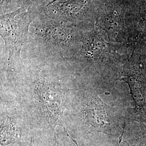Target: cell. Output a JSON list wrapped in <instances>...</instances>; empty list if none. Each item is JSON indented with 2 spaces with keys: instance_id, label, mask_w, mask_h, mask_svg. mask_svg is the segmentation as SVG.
<instances>
[{
  "instance_id": "6da1fadb",
  "label": "cell",
  "mask_w": 146,
  "mask_h": 146,
  "mask_svg": "<svg viewBox=\"0 0 146 146\" xmlns=\"http://www.w3.org/2000/svg\"><path fill=\"white\" fill-rule=\"evenodd\" d=\"M4 85L10 91L15 105L23 115L26 125L42 131H50L56 137V127L60 125L66 135L65 111L70 91L78 84L75 78L41 70L8 73Z\"/></svg>"
},
{
  "instance_id": "3957f363",
  "label": "cell",
  "mask_w": 146,
  "mask_h": 146,
  "mask_svg": "<svg viewBox=\"0 0 146 146\" xmlns=\"http://www.w3.org/2000/svg\"><path fill=\"white\" fill-rule=\"evenodd\" d=\"M31 22L30 14L25 5L13 13L1 16V36L8 54V73L20 58L21 50L27 41Z\"/></svg>"
},
{
  "instance_id": "52a82bcc",
  "label": "cell",
  "mask_w": 146,
  "mask_h": 146,
  "mask_svg": "<svg viewBox=\"0 0 146 146\" xmlns=\"http://www.w3.org/2000/svg\"><path fill=\"white\" fill-rule=\"evenodd\" d=\"M58 0H54L53 1H52L51 3H50V4H52V3H54V2H56V1H57Z\"/></svg>"
},
{
  "instance_id": "7a4b0ae2",
  "label": "cell",
  "mask_w": 146,
  "mask_h": 146,
  "mask_svg": "<svg viewBox=\"0 0 146 146\" xmlns=\"http://www.w3.org/2000/svg\"><path fill=\"white\" fill-rule=\"evenodd\" d=\"M66 111L67 125H76L88 133H103L112 137L120 135L121 128L115 109L106 104L93 90L84 87V84H78L70 91Z\"/></svg>"
},
{
  "instance_id": "8992f818",
  "label": "cell",
  "mask_w": 146,
  "mask_h": 146,
  "mask_svg": "<svg viewBox=\"0 0 146 146\" xmlns=\"http://www.w3.org/2000/svg\"><path fill=\"white\" fill-rule=\"evenodd\" d=\"M12 0H1V4H3L4 3H7L8 2H10Z\"/></svg>"
},
{
  "instance_id": "5b68a950",
  "label": "cell",
  "mask_w": 146,
  "mask_h": 146,
  "mask_svg": "<svg viewBox=\"0 0 146 146\" xmlns=\"http://www.w3.org/2000/svg\"><path fill=\"white\" fill-rule=\"evenodd\" d=\"M56 144H57V146H60L59 145H58V142L56 141ZM33 141L32 138H31L30 141L22 142L21 145L19 146H34L33 145Z\"/></svg>"
},
{
  "instance_id": "277c9868",
  "label": "cell",
  "mask_w": 146,
  "mask_h": 146,
  "mask_svg": "<svg viewBox=\"0 0 146 146\" xmlns=\"http://www.w3.org/2000/svg\"><path fill=\"white\" fill-rule=\"evenodd\" d=\"M1 104V146H19L20 126L25 124L23 115L12 102Z\"/></svg>"
}]
</instances>
